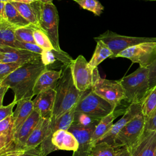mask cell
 <instances>
[{
    "mask_svg": "<svg viewBox=\"0 0 156 156\" xmlns=\"http://www.w3.org/2000/svg\"><path fill=\"white\" fill-rule=\"evenodd\" d=\"M47 69L48 66L43 63L41 59L26 63L0 82V85L12 89L13 100L17 102L23 99H32L37 79Z\"/></svg>",
    "mask_w": 156,
    "mask_h": 156,
    "instance_id": "cell-1",
    "label": "cell"
},
{
    "mask_svg": "<svg viewBox=\"0 0 156 156\" xmlns=\"http://www.w3.org/2000/svg\"><path fill=\"white\" fill-rule=\"evenodd\" d=\"M62 76L55 88L56 95L52 120H55L71 110L77 104L81 94L73 78L71 63L63 65Z\"/></svg>",
    "mask_w": 156,
    "mask_h": 156,
    "instance_id": "cell-2",
    "label": "cell"
},
{
    "mask_svg": "<svg viewBox=\"0 0 156 156\" xmlns=\"http://www.w3.org/2000/svg\"><path fill=\"white\" fill-rule=\"evenodd\" d=\"M120 82L124 90L125 100L130 104L141 103L151 89L147 68L140 66Z\"/></svg>",
    "mask_w": 156,
    "mask_h": 156,
    "instance_id": "cell-3",
    "label": "cell"
},
{
    "mask_svg": "<svg viewBox=\"0 0 156 156\" xmlns=\"http://www.w3.org/2000/svg\"><path fill=\"white\" fill-rule=\"evenodd\" d=\"M116 110V107L96 94L92 89L82 93L76 106V113H82L101 119Z\"/></svg>",
    "mask_w": 156,
    "mask_h": 156,
    "instance_id": "cell-4",
    "label": "cell"
},
{
    "mask_svg": "<svg viewBox=\"0 0 156 156\" xmlns=\"http://www.w3.org/2000/svg\"><path fill=\"white\" fill-rule=\"evenodd\" d=\"M92 90L116 108L126 99L124 90L120 80H108L101 78L98 68L94 69Z\"/></svg>",
    "mask_w": 156,
    "mask_h": 156,
    "instance_id": "cell-5",
    "label": "cell"
},
{
    "mask_svg": "<svg viewBox=\"0 0 156 156\" xmlns=\"http://www.w3.org/2000/svg\"><path fill=\"white\" fill-rule=\"evenodd\" d=\"M96 41L104 42L113 52L112 58H116V55L125 49L134 45L148 41H156V37H129L119 35L109 30L94 38Z\"/></svg>",
    "mask_w": 156,
    "mask_h": 156,
    "instance_id": "cell-6",
    "label": "cell"
},
{
    "mask_svg": "<svg viewBox=\"0 0 156 156\" xmlns=\"http://www.w3.org/2000/svg\"><path fill=\"white\" fill-rule=\"evenodd\" d=\"M146 119L142 113L127 123L115 136L113 146L130 148L139 140L145 130Z\"/></svg>",
    "mask_w": 156,
    "mask_h": 156,
    "instance_id": "cell-7",
    "label": "cell"
},
{
    "mask_svg": "<svg viewBox=\"0 0 156 156\" xmlns=\"http://www.w3.org/2000/svg\"><path fill=\"white\" fill-rule=\"evenodd\" d=\"M58 23V13L55 5L53 3L44 4L41 2L40 29L48 36L54 49L60 52L62 50L60 49L59 44Z\"/></svg>",
    "mask_w": 156,
    "mask_h": 156,
    "instance_id": "cell-8",
    "label": "cell"
},
{
    "mask_svg": "<svg viewBox=\"0 0 156 156\" xmlns=\"http://www.w3.org/2000/svg\"><path fill=\"white\" fill-rule=\"evenodd\" d=\"M116 57L127 58L140 66L148 68L156 58V41H148L131 46L118 54Z\"/></svg>",
    "mask_w": 156,
    "mask_h": 156,
    "instance_id": "cell-9",
    "label": "cell"
},
{
    "mask_svg": "<svg viewBox=\"0 0 156 156\" xmlns=\"http://www.w3.org/2000/svg\"><path fill=\"white\" fill-rule=\"evenodd\" d=\"M73 78L76 88L83 92L91 89L93 84V69L85 57L80 55L71 63Z\"/></svg>",
    "mask_w": 156,
    "mask_h": 156,
    "instance_id": "cell-10",
    "label": "cell"
},
{
    "mask_svg": "<svg viewBox=\"0 0 156 156\" xmlns=\"http://www.w3.org/2000/svg\"><path fill=\"white\" fill-rule=\"evenodd\" d=\"M98 122L93 124L91 126L84 127L76 123H73L68 130L71 132L76 138L79 147L76 152H74L72 156H90L91 148V136L95 127Z\"/></svg>",
    "mask_w": 156,
    "mask_h": 156,
    "instance_id": "cell-11",
    "label": "cell"
},
{
    "mask_svg": "<svg viewBox=\"0 0 156 156\" xmlns=\"http://www.w3.org/2000/svg\"><path fill=\"white\" fill-rule=\"evenodd\" d=\"M41 59V54L27 50L0 45V63H27Z\"/></svg>",
    "mask_w": 156,
    "mask_h": 156,
    "instance_id": "cell-12",
    "label": "cell"
},
{
    "mask_svg": "<svg viewBox=\"0 0 156 156\" xmlns=\"http://www.w3.org/2000/svg\"><path fill=\"white\" fill-rule=\"evenodd\" d=\"M141 113H142L141 103L130 104L126 109L122 116L116 123L113 124L110 131L106 133L99 142L104 141L113 146V141L116 135L127 123Z\"/></svg>",
    "mask_w": 156,
    "mask_h": 156,
    "instance_id": "cell-13",
    "label": "cell"
},
{
    "mask_svg": "<svg viewBox=\"0 0 156 156\" xmlns=\"http://www.w3.org/2000/svg\"><path fill=\"white\" fill-rule=\"evenodd\" d=\"M129 149L132 156H154L156 151V131L145 129L139 140Z\"/></svg>",
    "mask_w": 156,
    "mask_h": 156,
    "instance_id": "cell-14",
    "label": "cell"
},
{
    "mask_svg": "<svg viewBox=\"0 0 156 156\" xmlns=\"http://www.w3.org/2000/svg\"><path fill=\"white\" fill-rule=\"evenodd\" d=\"M55 90H48L37 94L33 101L34 110L41 118L52 119L55 99Z\"/></svg>",
    "mask_w": 156,
    "mask_h": 156,
    "instance_id": "cell-15",
    "label": "cell"
},
{
    "mask_svg": "<svg viewBox=\"0 0 156 156\" xmlns=\"http://www.w3.org/2000/svg\"><path fill=\"white\" fill-rule=\"evenodd\" d=\"M62 74V69L59 71L48 69L45 70L37 80L34 88V94L37 95L48 90H55Z\"/></svg>",
    "mask_w": 156,
    "mask_h": 156,
    "instance_id": "cell-16",
    "label": "cell"
},
{
    "mask_svg": "<svg viewBox=\"0 0 156 156\" xmlns=\"http://www.w3.org/2000/svg\"><path fill=\"white\" fill-rule=\"evenodd\" d=\"M51 119L41 118L37 125L29 135L24 148L32 149L38 147L49 136Z\"/></svg>",
    "mask_w": 156,
    "mask_h": 156,
    "instance_id": "cell-17",
    "label": "cell"
},
{
    "mask_svg": "<svg viewBox=\"0 0 156 156\" xmlns=\"http://www.w3.org/2000/svg\"><path fill=\"white\" fill-rule=\"evenodd\" d=\"M10 3L15 6L20 14L30 24L40 29V20L41 10V2L40 1H35L30 4L15 2H10Z\"/></svg>",
    "mask_w": 156,
    "mask_h": 156,
    "instance_id": "cell-18",
    "label": "cell"
},
{
    "mask_svg": "<svg viewBox=\"0 0 156 156\" xmlns=\"http://www.w3.org/2000/svg\"><path fill=\"white\" fill-rule=\"evenodd\" d=\"M34 111L33 101L30 98L20 100L17 102L16 108L13 112V133L14 138L16 136L20 127Z\"/></svg>",
    "mask_w": 156,
    "mask_h": 156,
    "instance_id": "cell-19",
    "label": "cell"
},
{
    "mask_svg": "<svg viewBox=\"0 0 156 156\" xmlns=\"http://www.w3.org/2000/svg\"><path fill=\"white\" fill-rule=\"evenodd\" d=\"M52 143L56 149L71 151L76 152L79 147V143L74 135L68 130H58L52 136Z\"/></svg>",
    "mask_w": 156,
    "mask_h": 156,
    "instance_id": "cell-20",
    "label": "cell"
},
{
    "mask_svg": "<svg viewBox=\"0 0 156 156\" xmlns=\"http://www.w3.org/2000/svg\"><path fill=\"white\" fill-rule=\"evenodd\" d=\"M41 116L34 110L26 121L20 127L16 136L14 138V147L16 148L23 147L29 135L34 130Z\"/></svg>",
    "mask_w": 156,
    "mask_h": 156,
    "instance_id": "cell-21",
    "label": "cell"
},
{
    "mask_svg": "<svg viewBox=\"0 0 156 156\" xmlns=\"http://www.w3.org/2000/svg\"><path fill=\"white\" fill-rule=\"evenodd\" d=\"M125 110L116 111L115 110L100 120L95 127L91 136V144L92 146L97 144L100 140L110 131L113 125V121L115 119L121 114H124Z\"/></svg>",
    "mask_w": 156,
    "mask_h": 156,
    "instance_id": "cell-22",
    "label": "cell"
},
{
    "mask_svg": "<svg viewBox=\"0 0 156 156\" xmlns=\"http://www.w3.org/2000/svg\"><path fill=\"white\" fill-rule=\"evenodd\" d=\"M14 146L13 119L9 116L0 121V152Z\"/></svg>",
    "mask_w": 156,
    "mask_h": 156,
    "instance_id": "cell-23",
    "label": "cell"
},
{
    "mask_svg": "<svg viewBox=\"0 0 156 156\" xmlns=\"http://www.w3.org/2000/svg\"><path fill=\"white\" fill-rule=\"evenodd\" d=\"M113 52L102 41H96V46L94 54L89 63L93 69L98 68V66L107 58H112Z\"/></svg>",
    "mask_w": 156,
    "mask_h": 156,
    "instance_id": "cell-24",
    "label": "cell"
},
{
    "mask_svg": "<svg viewBox=\"0 0 156 156\" xmlns=\"http://www.w3.org/2000/svg\"><path fill=\"white\" fill-rule=\"evenodd\" d=\"M17 29L7 20H0V45L14 48L16 41L15 30Z\"/></svg>",
    "mask_w": 156,
    "mask_h": 156,
    "instance_id": "cell-25",
    "label": "cell"
},
{
    "mask_svg": "<svg viewBox=\"0 0 156 156\" xmlns=\"http://www.w3.org/2000/svg\"><path fill=\"white\" fill-rule=\"evenodd\" d=\"M6 20L16 29L26 27L31 24L26 20L10 2L5 4Z\"/></svg>",
    "mask_w": 156,
    "mask_h": 156,
    "instance_id": "cell-26",
    "label": "cell"
},
{
    "mask_svg": "<svg viewBox=\"0 0 156 156\" xmlns=\"http://www.w3.org/2000/svg\"><path fill=\"white\" fill-rule=\"evenodd\" d=\"M156 109V85L151 88L141 102L142 113L145 119L149 118Z\"/></svg>",
    "mask_w": 156,
    "mask_h": 156,
    "instance_id": "cell-27",
    "label": "cell"
},
{
    "mask_svg": "<svg viewBox=\"0 0 156 156\" xmlns=\"http://www.w3.org/2000/svg\"><path fill=\"white\" fill-rule=\"evenodd\" d=\"M0 156H43L40 146L26 149L24 147L16 148L13 146L10 148L0 152Z\"/></svg>",
    "mask_w": 156,
    "mask_h": 156,
    "instance_id": "cell-28",
    "label": "cell"
},
{
    "mask_svg": "<svg viewBox=\"0 0 156 156\" xmlns=\"http://www.w3.org/2000/svg\"><path fill=\"white\" fill-rule=\"evenodd\" d=\"M116 151L112 145L101 141L91 147L90 156H115Z\"/></svg>",
    "mask_w": 156,
    "mask_h": 156,
    "instance_id": "cell-29",
    "label": "cell"
},
{
    "mask_svg": "<svg viewBox=\"0 0 156 156\" xmlns=\"http://www.w3.org/2000/svg\"><path fill=\"white\" fill-rule=\"evenodd\" d=\"M38 27L31 24L29 26L20 27L16 29V40L22 42H27L36 44L34 38V31Z\"/></svg>",
    "mask_w": 156,
    "mask_h": 156,
    "instance_id": "cell-30",
    "label": "cell"
},
{
    "mask_svg": "<svg viewBox=\"0 0 156 156\" xmlns=\"http://www.w3.org/2000/svg\"><path fill=\"white\" fill-rule=\"evenodd\" d=\"M82 9L93 12L96 16H100L103 12L104 7L98 0H73Z\"/></svg>",
    "mask_w": 156,
    "mask_h": 156,
    "instance_id": "cell-31",
    "label": "cell"
},
{
    "mask_svg": "<svg viewBox=\"0 0 156 156\" xmlns=\"http://www.w3.org/2000/svg\"><path fill=\"white\" fill-rule=\"evenodd\" d=\"M34 38L35 43L44 50L55 49L48 36L40 29L37 28L34 31Z\"/></svg>",
    "mask_w": 156,
    "mask_h": 156,
    "instance_id": "cell-32",
    "label": "cell"
},
{
    "mask_svg": "<svg viewBox=\"0 0 156 156\" xmlns=\"http://www.w3.org/2000/svg\"><path fill=\"white\" fill-rule=\"evenodd\" d=\"M24 64V63L21 62L0 63V82L2 81Z\"/></svg>",
    "mask_w": 156,
    "mask_h": 156,
    "instance_id": "cell-33",
    "label": "cell"
},
{
    "mask_svg": "<svg viewBox=\"0 0 156 156\" xmlns=\"http://www.w3.org/2000/svg\"><path fill=\"white\" fill-rule=\"evenodd\" d=\"M100 120L101 119L93 118L85 113L75 112L73 122L82 127H87L92 126L95 123L99 122Z\"/></svg>",
    "mask_w": 156,
    "mask_h": 156,
    "instance_id": "cell-34",
    "label": "cell"
},
{
    "mask_svg": "<svg viewBox=\"0 0 156 156\" xmlns=\"http://www.w3.org/2000/svg\"><path fill=\"white\" fill-rule=\"evenodd\" d=\"M14 48L27 50L34 53L41 54L43 51V49L38 46L37 44L27 43V42H22L18 40H16L14 44Z\"/></svg>",
    "mask_w": 156,
    "mask_h": 156,
    "instance_id": "cell-35",
    "label": "cell"
},
{
    "mask_svg": "<svg viewBox=\"0 0 156 156\" xmlns=\"http://www.w3.org/2000/svg\"><path fill=\"white\" fill-rule=\"evenodd\" d=\"M15 104H17V102L13 100L10 104H8L7 105L0 106V121L9 116H13V108L15 107Z\"/></svg>",
    "mask_w": 156,
    "mask_h": 156,
    "instance_id": "cell-36",
    "label": "cell"
},
{
    "mask_svg": "<svg viewBox=\"0 0 156 156\" xmlns=\"http://www.w3.org/2000/svg\"><path fill=\"white\" fill-rule=\"evenodd\" d=\"M149 69V79L150 88L156 85V58L147 68Z\"/></svg>",
    "mask_w": 156,
    "mask_h": 156,
    "instance_id": "cell-37",
    "label": "cell"
},
{
    "mask_svg": "<svg viewBox=\"0 0 156 156\" xmlns=\"http://www.w3.org/2000/svg\"><path fill=\"white\" fill-rule=\"evenodd\" d=\"M145 129L156 131V109L151 116L146 119Z\"/></svg>",
    "mask_w": 156,
    "mask_h": 156,
    "instance_id": "cell-38",
    "label": "cell"
},
{
    "mask_svg": "<svg viewBox=\"0 0 156 156\" xmlns=\"http://www.w3.org/2000/svg\"><path fill=\"white\" fill-rule=\"evenodd\" d=\"M115 156H132V155L129 148L123 147L116 149Z\"/></svg>",
    "mask_w": 156,
    "mask_h": 156,
    "instance_id": "cell-39",
    "label": "cell"
},
{
    "mask_svg": "<svg viewBox=\"0 0 156 156\" xmlns=\"http://www.w3.org/2000/svg\"><path fill=\"white\" fill-rule=\"evenodd\" d=\"M9 88L6 86H2L0 85V106L3 105H2V101L4 97V95L7 91L8 90Z\"/></svg>",
    "mask_w": 156,
    "mask_h": 156,
    "instance_id": "cell-40",
    "label": "cell"
},
{
    "mask_svg": "<svg viewBox=\"0 0 156 156\" xmlns=\"http://www.w3.org/2000/svg\"><path fill=\"white\" fill-rule=\"evenodd\" d=\"M1 2L0 5V20H6V13H5V4Z\"/></svg>",
    "mask_w": 156,
    "mask_h": 156,
    "instance_id": "cell-41",
    "label": "cell"
},
{
    "mask_svg": "<svg viewBox=\"0 0 156 156\" xmlns=\"http://www.w3.org/2000/svg\"><path fill=\"white\" fill-rule=\"evenodd\" d=\"M38 1H40V0H10V2H20V3H24V4H30Z\"/></svg>",
    "mask_w": 156,
    "mask_h": 156,
    "instance_id": "cell-42",
    "label": "cell"
},
{
    "mask_svg": "<svg viewBox=\"0 0 156 156\" xmlns=\"http://www.w3.org/2000/svg\"><path fill=\"white\" fill-rule=\"evenodd\" d=\"M41 2L44 4H51L52 3L53 0H40Z\"/></svg>",
    "mask_w": 156,
    "mask_h": 156,
    "instance_id": "cell-43",
    "label": "cell"
},
{
    "mask_svg": "<svg viewBox=\"0 0 156 156\" xmlns=\"http://www.w3.org/2000/svg\"><path fill=\"white\" fill-rule=\"evenodd\" d=\"M0 1H1V2H4V3L6 4V3L10 2V0H0Z\"/></svg>",
    "mask_w": 156,
    "mask_h": 156,
    "instance_id": "cell-44",
    "label": "cell"
},
{
    "mask_svg": "<svg viewBox=\"0 0 156 156\" xmlns=\"http://www.w3.org/2000/svg\"><path fill=\"white\" fill-rule=\"evenodd\" d=\"M143 1H156V0H143Z\"/></svg>",
    "mask_w": 156,
    "mask_h": 156,
    "instance_id": "cell-45",
    "label": "cell"
},
{
    "mask_svg": "<svg viewBox=\"0 0 156 156\" xmlns=\"http://www.w3.org/2000/svg\"><path fill=\"white\" fill-rule=\"evenodd\" d=\"M154 156H156V151H155V155H154Z\"/></svg>",
    "mask_w": 156,
    "mask_h": 156,
    "instance_id": "cell-46",
    "label": "cell"
}]
</instances>
